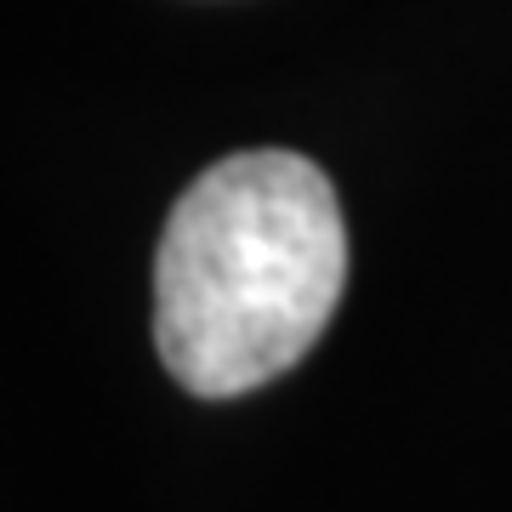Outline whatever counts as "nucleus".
Wrapping results in <instances>:
<instances>
[{
  "instance_id": "obj_1",
  "label": "nucleus",
  "mask_w": 512,
  "mask_h": 512,
  "mask_svg": "<svg viewBox=\"0 0 512 512\" xmlns=\"http://www.w3.org/2000/svg\"><path fill=\"white\" fill-rule=\"evenodd\" d=\"M348 285L336 188L291 148L217 160L171 205L154 251V348L200 393L274 382L319 342Z\"/></svg>"
}]
</instances>
